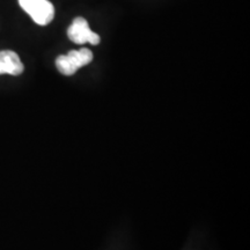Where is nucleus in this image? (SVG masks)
Returning <instances> with one entry per match:
<instances>
[{"mask_svg": "<svg viewBox=\"0 0 250 250\" xmlns=\"http://www.w3.org/2000/svg\"><path fill=\"white\" fill-rule=\"evenodd\" d=\"M93 61V52L89 49L72 50L67 55H62L56 59V66L64 76H73L80 67L88 65Z\"/></svg>", "mask_w": 250, "mask_h": 250, "instance_id": "obj_1", "label": "nucleus"}, {"mask_svg": "<svg viewBox=\"0 0 250 250\" xmlns=\"http://www.w3.org/2000/svg\"><path fill=\"white\" fill-rule=\"evenodd\" d=\"M67 36L76 44H90L96 45L100 43V36L90 30L88 22L83 18H76L67 29Z\"/></svg>", "mask_w": 250, "mask_h": 250, "instance_id": "obj_2", "label": "nucleus"}, {"mask_svg": "<svg viewBox=\"0 0 250 250\" xmlns=\"http://www.w3.org/2000/svg\"><path fill=\"white\" fill-rule=\"evenodd\" d=\"M23 70V64L21 62L17 52L12 50L0 51V74L20 76Z\"/></svg>", "mask_w": 250, "mask_h": 250, "instance_id": "obj_3", "label": "nucleus"}, {"mask_svg": "<svg viewBox=\"0 0 250 250\" xmlns=\"http://www.w3.org/2000/svg\"><path fill=\"white\" fill-rule=\"evenodd\" d=\"M40 26H46L54 20L55 7L49 0H40L39 4L28 13Z\"/></svg>", "mask_w": 250, "mask_h": 250, "instance_id": "obj_4", "label": "nucleus"}, {"mask_svg": "<svg viewBox=\"0 0 250 250\" xmlns=\"http://www.w3.org/2000/svg\"><path fill=\"white\" fill-rule=\"evenodd\" d=\"M39 1L40 0H19V5L21 6V8H22L24 12L29 13L31 9L39 4Z\"/></svg>", "mask_w": 250, "mask_h": 250, "instance_id": "obj_5", "label": "nucleus"}]
</instances>
